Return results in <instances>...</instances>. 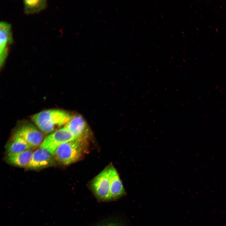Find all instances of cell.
<instances>
[{
  "label": "cell",
  "mask_w": 226,
  "mask_h": 226,
  "mask_svg": "<svg viewBox=\"0 0 226 226\" xmlns=\"http://www.w3.org/2000/svg\"><path fill=\"white\" fill-rule=\"evenodd\" d=\"M71 116L66 111L53 109L42 111L32 116L31 118L40 131L48 133L65 126Z\"/></svg>",
  "instance_id": "1"
},
{
  "label": "cell",
  "mask_w": 226,
  "mask_h": 226,
  "mask_svg": "<svg viewBox=\"0 0 226 226\" xmlns=\"http://www.w3.org/2000/svg\"><path fill=\"white\" fill-rule=\"evenodd\" d=\"M87 139H77L63 143L53 155L55 161L64 165L70 164L82 158L87 150Z\"/></svg>",
  "instance_id": "2"
},
{
  "label": "cell",
  "mask_w": 226,
  "mask_h": 226,
  "mask_svg": "<svg viewBox=\"0 0 226 226\" xmlns=\"http://www.w3.org/2000/svg\"><path fill=\"white\" fill-rule=\"evenodd\" d=\"M91 187L94 194L99 200L112 201L108 168L105 169L94 178L92 182Z\"/></svg>",
  "instance_id": "3"
},
{
  "label": "cell",
  "mask_w": 226,
  "mask_h": 226,
  "mask_svg": "<svg viewBox=\"0 0 226 226\" xmlns=\"http://www.w3.org/2000/svg\"><path fill=\"white\" fill-rule=\"evenodd\" d=\"M77 139L78 138L63 126L47 136L40 147L46 149L53 155L56 149L60 145Z\"/></svg>",
  "instance_id": "4"
},
{
  "label": "cell",
  "mask_w": 226,
  "mask_h": 226,
  "mask_svg": "<svg viewBox=\"0 0 226 226\" xmlns=\"http://www.w3.org/2000/svg\"><path fill=\"white\" fill-rule=\"evenodd\" d=\"M14 134L23 138L31 147L40 146L43 141V136L38 129L32 124L24 123L19 127Z\"/></svg>",
  "instance_id": "5"
},
{
  "label": "cell",
  "mask_w": 226,
  "mask_h": 226,
  "mask_svg": "<svg viewBox=\"0 0 226 226\" xmlns=\"http://www.w3.org/2000/svg\"><path fill=\"white\" fill-rule=\"evenodd\" d=\"M63 126L78 139H87L90 134L87 123L83 117L79 114L72 115Z\"/></svg>",
  "instance_id": "6"
},
{
  "label": "cell",
  "mask_w": 226,
  "mask_h": 226,
  "mask_svg": "<svg viewBox=\"0 0 226 226\" xmlns=\"http://www.w3.org/2000/svg\"><path fill=\"white\" fill-rule=\"evenodd\" d=\"M13 42L10 24L5 21L0 23V66H3L8 53L9 46Z\"/></svg>",
  "instance_id": "7"
},
{
  "label": "cell",
  "mask_w": 226,
  "mask_h": 226,
  "mask_svg": "<svg viewBox=\"0 0 226 226\" xmlns=\"http://www.w3.org/2000/svg\"><path fill=\"white\" fill-rule=\"evenodd\" d=\"M55 161L51 154L40 148L33 152L30 162L26 168L34 170L44 168L53 164Z\"/></svg>",
  "instance_id": "8"
},
{
  "label": "cell",
  "mask_w": 226,
  "mask_h": 226,
  "mask_svg": "<svg viewBox=\"0 0 226 226\" xmlns=\"http://www.w3.org/2000/svg\"><path fill=\"white\" fill-rule=\"evenodd\" d=\"M109 174L110 191L112 201L116 200L123 196L125 191L116 169L112 165L108 167Z\"/></svg>",
  "instance_id": "9"
},
{
  "label": "cell",
  "mask_w": 226,
  "mask_h": 226,
  "mask_svg": "<svg viewBox=\"0 0 226 226\" xmlns=\"http://www.w3.org/2000/svg\"><path fill=\"white\" fill-rule=\"evenodd\" d=\"M33 153L32 150L29 149L18 153L8 154L7 161L13 165L27 168L31 160Z\"/></svg>",
  "instance_id": "10"
},
{
  "label": "cell",
  "mask_w": 226,
  "mask_h": 226,
  "mask_svg": "<svg viewBox=\"0 0 226 226\" xmlns=\"http://www.w3.org/2000/svg\"><path fill=\"white\" fill-rule=\"evenodd\" d=\"M31 147L22 138L14 134L7 146L8 154L18 153L29 150Z\"/></svg>",
  "instance_id": "11"
},
{
  "label": "cell",
  "mask_w": 226,
  "mask_h": 226,
  "mask_svg": "<svg viewBox=\"0 0 226 226\" xmlns=\"http://www.w3.org/2000/svg\"><path fill=\"white\" fill-rule=\"evenodd\" d=\"M24 10L27 14L37 13L46 7L47 2L45 0H24Z\"/></svg>",
  "instance_id": "12"
},
{
  "label": "cell",
  "mask_w": 226,
  "mask_h": 226,
  "mask_svg": "<svg viewBox=\"0 0 226 226\" xmlns=\"http://www.w3.org/2000/svg\"><path fill=\"white\" fill-rule=\"evenodd\" d=\"M99 226H122L120 224L115 222H109L102 224Z\"/></svg>",
  "instance_id": "13"
}]
</instances>
